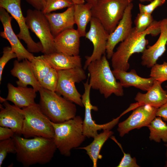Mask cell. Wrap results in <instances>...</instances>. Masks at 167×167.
Returning a JSON list of instances; mask_svg holds the SVG:
<instances>
[{"mask_svg": "<svg viewBox=\"0 0 167 167\" xmlns=\"http://www.w3.org/2000/svg\"><path fill=\"white\" fill-rule=\"evenodd\" d=\"M162 83L155 80L151 88L145 93L138 92L135 98L136 103L131 104L123 113L125 114L142 105H149L158 108L167 101V91L161 87Z\"/></svg>", "mask_w": 167, "mask_h": 167, "instance_id": "cell-17", "label": "cell"}, {"mask_svg": "<svg viewBox=\"0 0 167 167\" xmlns=\"http://www.w3.org/2000/svg\"><path fill=\"white\" fill-rule=\"evenodd\" d=\"M88 79L84 83V92L82 95V99L84 106L85 108V114L83 120V128L84 135L88 138H93L98 134V131L109 129L111 130L118 123L121 115L112 121L105 124H99L96 123L92 118L91 111H97L98 107L92 105L90 100V92L91 87L88 83Z\"/></svg>", "mask_w": 167, "mask_h": 167, "instance_id": "cell-11", "label": "cell"}, {"mask_svg": "<svg viewBox=\"0 0 167 167\" xmlns=\"http://www.w3.org/2000/svg\"><path fill=\"white\" fill-rule=\"evenodd\" d=\"M112 71L116 79L119 80L124 87L133 86L147 91L152 86L155 80L151 77L149 78L141 77L134 69L129 72L120 70H113Z\"/></svg>", "mask_w": 167, "mask_h": 167, "instance_id": "cell-23", "label": "cell"}, {"mask_svg": "<svg viewBox=\"0 0 167 167\" xmlns=\"http://www.w3.org/2000/svg\"><path fill=\"white\" fill-rule=\"evenodd\" d=\"M110 138L118 145L123 153V156L117 166V167H140L137 163L135 158H132L130 154L126 153L124 152L121 144L118 142L114 136L112 135Z\"/></svg>", "mask_w": 167, "mask_h": 167, "instance_id": "cell-34", "label": "cell"}, {"mask_svg": "<svg viewBox=\"0 0 167 167\" xmlns=\"http://www.w3.org/2000/svg\"><path fill=\"white\" fill-rule=\"evenodd\" d=\"M113 134V132L110 130H103V132L93 138V140L89 144L77 148L86 151L87 154L92 161L93 167L97 166L98 160L102 157V155L100 154L101 148L106 141Z\"/></svg>", "mask_w": 167, "mask_h": 167, "instance_id": "cell-25", "label": "cell"}, {"mask_svg": "<svg viewBox=\"0 0 167 167\" xmlns=\"http://www.w3.org/2000/svg\"><path fill=\"white\" fill-rule=\"evenodd\" d=\"M16 148L13 138L0 141V167L9 153H15Z\"/></svg>", "mask_w": 167, "mask_h": 167, "instance_id": "cell-32", "label": "cell"}, {"mask_svg": "<svg viewBox=\"0 0 167 167\" xmlns=\"http://www.w3.org/2000/svg\"><path fill=\"white\" fill-rule=\"evenodd\" d=\"M58 79V72L52 68L48 73L39 82L41 87L52 91H55Z\"/></svg>", "mask_w": 167, "mask_h": 167, "instance_id": "cell-31", "label": "cell"}, {"mask_svg": "<svg viewBox=\"0 0 167 167\" xmlns=\"http://www.w3.org/2000/svg\"><path fill=\"white\" fill-rule=\"evenodd\" d=\"M109 34L97 19L92 17L89 30L85 37L92 43L93 49L92 54L86 57L84 70L91 62L100 59L105 54Z\"/></svg>", "mask_w": 167, "mask_h": 167, "instance_id": "cell-13", "label": "cell"}, {"mask_svg": "<svg viewBox=\"0 0 167 167\" xmlns=\"http://www.w3.org/2000/svg\"><path fill=\"white\" fill-rule=\"evenodd\" d=\"M74 5L61 13L45 14L49 23L51 33L54 37L67 29L74 28L75 24Z\"/></svg>", "mask_w": 167, "mask_h": 167, "instance_id": "cell-21", "label": "cell"}, {"mask_svg": "<svg viewBox=\"0 0 167 167\" xmlns=\"http://www.w3.org/2000/svg\"><path fill=\"white\" fill-rule=\"evenodd\" d=\"M133 6V4L131 2L126 8L122 17L115 29L109 34L106 51L108 59L111 58L116 45L125 40L132 31V10Z\"/></svg>", "mask_w": 167, "mask_h": 167, "instance_id": "cell-15", "label": "cell"}, {"mask_svg": "<svg viewBox=\"0 0 167 167\" xmlns=\"http://www.w3.org/2000/svg\"><path fill=\"white\" fill-rule=\"evenodd\" d=\"M43 56L52 68L57 71L82 67L81 58L79 55L70 56L56 52Z\"/></svg>", "mask_w": 167, "mask_h": 167, "instance_id": "cell-24", "label": "cell"}, {"mask_svg": "<svg viewBox=\"0 0 167 167\" xmlns=\"http://www.w3.org/2000/svg\"><path fill=\"white\" fill-rule=\"evenodd\" d=\"M10 72L13 76L18 78L16 82L18 86L26 87L30 85L36 92L41 87L33 73L31 62L27 59L22 62L15 60Z\"/></svg>", "mask_w": 167, "mask_h": 167, "instance_id": "cell-20", "label": "cell"}, {"mask_svg": "<svg viewBox=\"0 0 167 167\" xmlns=\"http://www.w3.org/2000/svg\"><path fill=\"white\" fill-rule=\"evenodd\" d=\"M156 116L160 117L164 121L167 122V101L157 109Z\"/></svg>", "mask_w": 167, "mask_h": 167, "instance_id": "cell-38", "label": "cell"}, {"mask_svg": "<svg viewBox=\"0 0 167 167\" xmlns=\"http://www.w3.org/2000/svg\"><path fill=\"white\" fill-rule=\"evenodd\" d=\"M165 2V0H153L147 5L139 3V7L140 13L151 14L155 9L163 5Z\"/></svg>", "mask_w": 167, "mask_h": 167, "instance_id": "cell-36", "label": "cell"}, {"mask_svg": "<svg viewBox=\"0 0 167 167\" xmlns=\"http://www.w3.org/2000/svg\"><path fill=\"white\" fill-rule=\"evenodd\" d=\"M161 20L154 21L151 25L144 32H137L133 28L129 35L121 42L111 58L113 70L127 71L130 67L128 61L131 56L135 53H142L146 49L148 41L146 36L151 34L156 36L160 33Z\"/></svg>", "mask_w": 167, "mask_h": 167, "instance_id": "cell-2", "label": "cell"}, {"mask_svg": "<svg viewBox=\"0 0 167 167\" xmlns=\"http://www.w3.org/2000/svg\"><path fill=\"white\" fill-rule=\"evenodd\" d=\"M82 67L58 71V82L55 92L64 98L81 107H83L82 95L77 89L75 84L86 79Z\"/></svg>", "mask_w": 167, "mask_h": 167, "instance_id": "cell-9", "label": "cell"}, {"mask_svg": "<svg viewBox=\"0 0 167 167\" xmlns=\"http://www.w3.org/2000/svg\"><path fill=\"white\" fill-rule=\"evenodd\" d=\"M151 140L159 143L161 140L167 143V125L159 117H156L148 126Z\"/></svg>", "mask_w": 167, "mask_h": 167, "instance_id": "cell-27", "label": "cell"}, {"mask_svg": "<svg viewBox=\"0 0 167 167\" xmlns=\"http://www.w3.org/2000/svg\"><path fill=\"white\" fill-rule=\"evenodd\" d=\"M3 54L0 58V83L2 80L3 70L6 65L11 59L17 58L16 54L14 52L11 47L6 46L3 49Z\"/></svg>", "mask_w": 167, "mask_h": 167, "instance_id": "cell-35", "label": "cell"}, {"mask_svg": "<svg viewBox=\"0 0 167 167\" xmlns=\"http://www.w3.org/2000/svg\"><path fill=\"white\" fill-rule=\"evenodd\" d=\"M21 0H0V7L4 9L10 13L17 22L19 32L17 34L20 40L27 45V50L31 53L42 52V46L40 42H36L32 39L26 24L25 17L23 14L21 6Z\"/></svg>", "mask_w": 167, "mask_h": 167, "instance_id": "cell-10", "label": "cell"}, {"mask_svg": "<svg viewBox=\"0 0 167 167\" xmlns=\"http://www.w3.org/2000/svg\"><path fill=\"white\" fill-rule=\"evenodd\" d=\"M80 37L74 28L64 30L54 37L56 52L70 56L79 55Z\"/></svg>", "mask_w": 167, "mask_h": 167, "instance_id": "cell-19", "label": "cell"}, {"mask_svg": "<svg viewBox=\"0 0 167 167\" xmlns=\"http://www.w3.org/2000/svg\"><path fill=\"white\" fill-rule=\"evenodd\" d=\"M39 104L43 113L50 121L60 123L73 118L76 116L75 104L55 92L41 87L39 91Z\"/></svg>", "mask_w": 167, "mask_h": 167, "instance_id": "cell-5", "label": "cell"}, {"mask_svg": "<svg viewBox=\"0 0 167 167\" xmlns=\"http://www.w3.org/2000/svg\"><path fill=\"white\" fill-rule=\"evenodd\" d=\"M54 128L53 139L57 149L60 154L69 156L71 151L78 148L85 140L83 132V119L80 116L60 123L51 121Z\"/></svg>", "mask_w": 167, "mask_h": 167, "instance_id": "cell-4", "label": "cell"}, {"mask_svg": "<svg viewBox=\"0 0 167 167\" xmlns=\"http://www.w3.org/2000/svg\"><path fill=\"white\" fill-rule=\"evenodd\" d=\"M12 138L16 146V160L25 167L49 163L57 149L52 139L42 137L26 138L16 134Z\"/></svg>", "mask_w": 167, "mask_h": 167, "instance_id": "cell-1", "label": "cell"}, {"mask_svg": "<svg viewBox=\"0 0 167 167\" xmlns=\"http://www.w3.org/2000/svg\"><path fill=\"white\" fill-rule=\"evenodd\" d=\"M165 147H166V148H167L166 153H167V143H165Z\"/></svg>", "mask_w": 167, "mask_h": 167, "instance_id": "cell-44", "label": "cell"}, {"mask_svg": "<svg viewBox=\"0 0 167 167\" xmlns=\"http://www.w3.org/2000/svg\"><path fill=\"white\" fill-rule=\"evenodd\" d=\"M86 2L88 3L92 6L96 2L97 0H84Z\"/></svg>", "mask_w": 167, "mask_h": 167, "instance_id": "cell-41", "label": "cell"}, {"mask_svg": "<svg viewBox=\"0 0 167 167\" xmlns=\"http://www.w3.org/2000/svg\"><path fill=\"white\" fill-rule=\"evenodd\" d=\"M132 1L133 0H131ZM141 2H151L153 0H139Z\"/></svg>", "mask_w": 167, "mask_h": 167, "instance_id": "cell-42", "label": "cell"}, {"mask_svg": "<svg viewBox=\"0 0 167 167\" xmlns=\"http://www.w3.org/2000/svg\"><path fill=\"white\" fill-rule=\"evenodd\" d=\"M0 126L11 129L15 134L21 135L24 115L22 109L10 104L0 97Z\"/></svg>", "mask_w": 167, "mask_h": 167, "instance_id": "cell-16", "label": "cell"}, {"mask_svg": "<svg viewBox=\"0 0 167 167\" xmlns=\"http://www.w3.org/2000/svg\"><path fill=\"white\" fill-rule=\"evenodd\" d=\"M74 4L71 0H45L42 11L44 14L71 7Z\"/></svg>", "mask_w": 167, "mask_h": 167, "instance_id": "cell-29", "label": "cell"}, {"mask_svg": "<svg viewBox=\"0 0 167 167\" xmlns=\"http://www.w3.org/2000/svg\"><path fill=\"white\" fill-rule=\"evenodd\" d=\"M24 115L21 135L26 138L42 137L53 139L54 131L51 121L35 103L22 108Z\"/></svg>", "mask_w": 167, "mask_h": 167, "instance_id": "cell-6", "label": "cell"}, {"mask_svg": "<svg viewBox=\"0 0 167 167\" xmlns=\"http://www.w3.org/2000/svg\"><path fill=\"white\" fill-rule=\"evenodd\" d=\"M165 87L167 88V86H165Z\"/></svg>", "mask_w": 167, "mask_h": 167, "instance_id": "cell-45", "label": "cell"}, {"mask_svg": "<svg viewBox=\"0 0 167 167\" xmlns=\"http://www.w3.org/2000/svg\"></svg>", "mask_w": 167, "mask_h": 167, "instance_id": "cell-46", "label": "cell"}, {"mask_svg": "<svg viewBox=\"0 0 167 167\" xmlns=\"http://www.w3.org/2000/svg\"><path fill=\"white\" fill-rule=\"evenodd\" d=\"M166 159L165 161V165L164 166L165 167H167V153H166Z\"/></svg>", "mask_w": 167, "mask_h": 167, "instance_id": "cell-43", "label": "cell"}, {"mask_svg": "<svg viewBox=\"0 0 167 167\" xmlns=\"http://www.w3.org/2000/svg\"><path fill=\"white\" fill-rule=\"evenodd\" d=\"M8 93L5 100L9 101L20 108L26 107L34 104L36 94L32 88L14 86L10 83L7 85Z\"/></svg>", "mask_w": 167, "mask_h": 167, "instance_id": "cell-22", "label": "cell"}, {"mask_svg": "<svg viewBox=\"0 0 167 167\" xmlns=\"http://www.w3.org/2000/svg\"><path fill=\"white\" fill-rule=\"evenodd\" d=\"M31 63L33 73L39 82L48 73L52 68L49 63L43 55L35 56Z\"/></svg>", "mask_w": 167, "mask_h": 167, "instance_id": "cell-28", "label": "cell"}, {"mask_svg": "<svg viewBox=\"0 0 167 167\" xmlns=\"http://www.w3.org/2000/svg\"><path fill=\"white\" fill-rule=\"evenodd\" d=\"M160 35L156 42L142 53L141 64L152 68L166 50L167 44V17L161 20Z\"/></svg>", "mask_w": 167, "mask_h": 167, "instance_id": "cell-18", "label": "cell"}, {"mask_svg": "<svg viewBox=\"0 0 167 167\" xmlns=\"http://www.w3.org/2000/svg\"><path fill=\"white\" fill-rule=\"evenodd\" d=\"M35 9L42 11L43 9L45 0H25Z\"/></svg>", "mask_w": 167, "mask_h": 167, "instance_id": "cell-39", "label": "cell"}, {"mask_svg": "<svg viewBox=\"0 0 167 167\" xmlns=\"http://www.w3.org/2000/svg\"><path fill=\"white\" fill-rule=\"evenodd\" d=\"M92 6L86 2L74 5V17L77 30L81 37H84L86 34L87 25L92 17Z\"/></svg>", "mask_w": 167, "mask_h": 167, "instance_id": "cell-26", "label": "cell"}, {"mask_svg": "<svg viewBox=\"0 0 167 167\" xmlns=\"http://www.w3.org/2000/svg\"><path fill=\"white\" fill-rule=\"evenodd\" d=\"M105 54L100 59L91 62L87 68L90 77L91 88L99 91L105 98L113 94L118 96L124 95L123 87L117 82Z\"/></svg>", "mask_w": 167, "mask_h": 167, "instance_id": "cell-3", "label": "cell"}, {"mask_svg": "<svg viewBox=\"0 0 167 167\" xmlns=\"http://www.w3.org/2000/svg\"><path fill=\"white\" fill-rule=\"evenodd\" d=\"M25 20L28 29L39 39L43 49L42 52L44 54H49L56 52L54 37L51 33L48 21L42 11L35 9L28 10Z\"/></svg>", "mask_w": 167, "mask_h": 167, "instance_id": "cell-8", "label": "cell"}, {"mask_svg": "<svg viewBox=\"0 0 167 167\" xmlns=\"http://www.w3.org/2000/svg\"><path fill=\"white\" fill-rule=\"evenodd\" d=\"M154 21L151 14L139 12L135 20V28L136 31L138 33L144 32L151 25Z\"/></svg>", "mask_w": 167, "mask_h": 167, "instance_id": "cell-30", "label": "cell"}, {"mask_svg": "<svg viewBox=\"0 0 167 167\" xmlns=\"http://www.w3.org/2000/svg\"><path fill=\"white\" fill-rule=\"evenodd\" d=\"M13 18L4 9L0 7V20L4 29L3 31L0 32V36L9 41L13 51L17 55L18 61L27 59L31 62L35 56L24 48L15 33L11 24Z\"/></svg>", "mask_w": 167, "mask_h": 167, "instance_id": "cell-14", "label": "cell"}, {"mask_svg": "<svg viewBox=\"0 0 167 167\" xmlns=\"http://www.w3.org/2000/svg\"><path fill=\"white\" fill-rule=\"evenodd\" d=\"M131 0H97L92 6V17L97 19L110 34L122 19Z\"/></svg>", "mask_w": 167, "mask_h": 167, "instance_id": "cell-7", "label": "cell"}, {"mask_svg": "<svg viewBox=\"0 0 167 167\" xmlns=\"http://www.w3.org/2000/svg\"><path fill=\"white\" fill-rule=\"evenodd\" d=\"M15 134L11 129L0 126V141L12 138Z\"/></svg>", "mask_w": 167, "mask_h": 167, "instance_id": "cell-37", "label": "cell"}, {"mask_svg": "<svg viewBox=\"0 0 167 167\" xmlns=\"http://www.w3.org/2000/svg\"><path fill=\"white\" fill-rule=\"evenodd\" d=\"M74 5L84 3H85L84 0H71Z\"/></svg>", "mask_w": 167, "mask_h": 167, "instance_id": "cell-40", "label": "cell"}, {"mask_svg": "<svg viewBox=\"0 0 167 167\" xmlns=\"http://www.w3.org/2000/svg\"><path fill=\"white\" fill-rule=\"evenodd\" d=\"M150 76L162 83L167 81V62H164L161 64H155L151 68Z\"/></svg>", "mask_w": 167, "mask_h": 167, "instance_id": "cell-33", "label": "cell"}, {"mask_svg": "<svg viewBox=\"0 0 167 167\" xmlns=\"http://www.w3.org/2000/svg\"><path fill=\"white\" fill-rule=\"evenodd\" d=\"M158 108L149 105H145L133 109L126 119L118 123L117 130L119 136L122 137L133 130L148 127L156 117Z\"/></svg>", "mask_w": 167, "mask_h": 167, "instance_id": "cell-12", "label": "cell"}]
</instances>
